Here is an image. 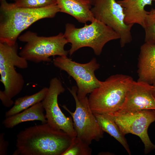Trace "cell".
<instances>
[{"instance_id": "1", "label": "cell", "mask_w": 155, "mask_h": 155, "mask_svg": "<svg viewBox=\"0 0 155 155\" xmlns=\"http://www.w3.org/2000/svg\"><path fill=\"white\" fill-rule=\"evenodd\" d=\"M13 155H62L73 137L47 123L25 128L16 135Z\"/></svg>"}, {"instance_id": "2", "label": "cell", "mask_w": 155, "mask_h": 155, "mask_svg": "<svg viewBox=\"0 0 155 155\" xmlns=\"http://www.w3.org/2000/svg\"><path fill=\"white\" fill-rule=\"evenodd\" d=\"M0 42L12 45L20 34L40 20L54 17L60 12L57 4L44 7H19L6 0H0Z\"/></svg>"}, {"instance_id": "3", "label": "cell", "mask_w": 155, "mask_h": 155, "mask_svg": "<svg viewBox=\"0 0 155 155\" xmlns=\"http://www.w3.org/2000/svg\"><path fill=\"white\" fill-rule=\"evenodd\" d=\"M133 78L128 75H112L90 93L88 101L93 113L108 114L118 111L125 100Z\"/></svg>"}, {"instance_id": "4", "label": "cell", "mask_w": 155, "mask_h": 155, "mask_svg": "<svg viewBox=\"0 0 155 155\" xmlns=\"http://www.w3.org/2000/svg\"><path fill=\"white\" fill-rule=\"evenodd\" d=\"M63 34L68 43L71 44L69 51L70 55L85 47L91 48L96 55H99L106 43L120 38L119 35L113 29L95 19L90 24H85L80 28L67 23Z\"/></svg>"}, {"instance_id": "5", "label": "cell", "mask_w": 155, "mask_h": 155, "mask_svg": "<svg viewBox=\"0 0 155 155\" xmlns=\"http://www.w3.org/2000/svg\"><path fill=\"white\" fill-rule=\"evenodd\" d=\"M18 39L26 43L19 55L27 61L35 63L50 62L51 56L65 57L69 53V51L64 49L68 42L61 32L55 36L44 37L28 31L19 36Z\"/></svg>"}, {"instance_id": "6", "label": "cell", "mask_w": 155, "mask_h": 155, "mask_svg": "<svg viewBox=\"0 0 155 155\" xmlns=\"http://www.w3.org/2000/svg\"><path fill=\"white\" fill-rule=\"evenodd\" d=\"M18 49L17 42L10 45L0 42V81L4 87L5 92L11 97L18 94L24 84L23 76L15 67L25 69L28 66L27 61L18 54Z\"/></svg>"}, {"instance_id": "7", "label": "cell", "mask_w": 155, "mask_h": 155, "mask_svg": "<svg viewBox=\"0 0 155 155\" xmlns=\"http://www.w3.org/2000/svg\"><path fill=\"white\" fill-rule=\"evenodd\" d=\"M75 100L76 108L72 112L65 105L62 106L72 118L77 136L90 145L92 141H98L103 137L104 131L99 125L90 106L86 96L79 98L77 95V87L68 88Z\"/></svg>"}, {"instance_id": "8", "label": "cell", "mask_w": 155, "mask_h": 155, "mask_svg": "<svg viewBox=\"0 0 155 155\" xmlns=\"http://www.w3.org/2000/svg\"><path fill=\"white\" fill-rule=\"evenodd\" d=\"M53 62L55 66L66 71L75 81L79 98L86 97L100 85V81L94 73L100 65L94 58L87 63H81L72 61L67 56H58L53 59Z\"/></svg>"}, {"instance_id": "9", "label": "cell", "mask_w": 155, "mask_h": 155, "mask_svg": "<svg viewBox=\"0 0 155 155\" xmlns=\"http://www.w3.org/2000/svg\"><path fill=\"white\" fill-rule=\"evenodd\" d=\"M107 114L114 120L124 136L131 133L139 137L144 145L145 154L155 150V145L151 141L148 133L150 125L155 121V110Z\"/></svg>"}, {"instance_id": "10", "label": "cell", "mask_w": 155, "mask_h": 155, "mask_svg": "<svg viewBox=\"0 0 155 155\" xmlns=\"http://www.w3.org/2000/svg\"><path fill=\"white\" fill-rule=\"evenodd\" d=\"M91 8L95 18L110 27L120 35V45L124 47L132 40L133 24L124 21L123 9L116 0H97Z\"/></svg>"}, {"instance_id": "11", "label": "cell", "mask_w": 155, "mask_h": 155, "mask_svg": "<svg viewBox=\"0 0 155 155\" xmlns=\"http://www.w3.org/2000/svg\"><path fill=\"white\" fill-rule=\"evenodd\" d=\"M65 88L57 77L52 78L46 96L41 102L46 112L47 123L56 129L61 130L73 138L77 136L71 117H67L59 107V96L64 92Z\"/></svg>"}, {"instance_id": "12", "label": "cell", "mask_w": 155, "mask_h": 155, "mask_svg": "<svg viewBox=\"0 0 155 155\" xmlns=\"http://www.w3.org/2000/svg\"><path fill=\"white\" fill-rule=\"evenodd\" d=\"M153 85L133 80L127 92L124 101L115 112L125 113L143 110H155V98Z\"/></svg>"}, {"instance_id": "13", "label": "cell", "mask_w": 155, "mask_h": 155, "mask_svg": "<svg viewBox=\"0 0 155 155\" xmlns=\"http://www.w3.org/2000/svg\"><path fill=\"white\" fill-rule=\"evenodd\" d=\"M138 81L155 84V44L144 42L138 58Z\"/></svg>"}, {"instance_id": "14", "label": "cell", "mask_w": 155, "mask_h": 155, "mask_svg": "<svg viewBox=\"0 0 155 155\" xmlns=\"http://www.w3.org/2000/svg\"><path fill=\"white\" fill-rule=\"evenodd\" d=\"M153 0H119L117 1L123 9L124 21L127 24H139L143 28L148 11L147 5H151Z\"/></svg>"}, {"instance_id": "15", "label": "cell", "mask_w": 155, "mask_h": 155, "mask_svg": "<svg viewBox=\"0 0 155 155\" xmlns=\"http://www.w3.org/2000/svg\"><path fill=\"white\" fill-rule=\"evenodd\" d=\"M60 12L71 16L79 22L86 24L95 19L91 11V5L84 0H56Z\"/></svg>"}, {"instance_id": "16", "label": "cell", "mask_w": 155, "mask_h": 155, "mask_svg": "<svg viewBox=\"0 0 155 155\" xmlns=\"http://www.w3.org/2000/svg\"><path fill=\"white\" fill-rule=\"evenodd\" d=\"M44 109L41 102L38 103L22 112L5 117L2 122L6 128H12L19 124L25 122L40 121L42 124L47 123L44 114Z\"/></svg>"}, {"instance_id": "17", "label": "cell", "mask_w": 155, "mask_h": 155, "mask_svg": "<svg viewBox=\"0 0 155 155\" xmlns=\"http://www.w3.org/2000/svg\"><path fill=\"white\" fill-rule=\"evenodd\" d=\"M94 114L102 130L117 140L128 154L131 155V151L126 139L114 120L107 114Z\"/></svg>"}, {"instance_id": "18", "label": "cell", "mask_w": 155, "mask_h": 155, "mask_svg": "<svg viewBox=\"0 0 155 155\" xmlns=\"http://www.w3.org/2000/svg\"><path fill=\"white\" fill-rule=\"evenodd\" d=\"M48 89V88L44 87L33 94L17 98L12 107L5 113V117L20 113L34 104L42 102L46 96Z\"/></svg>"}, {"instance_id": "19", "label": "cell", "mask_w": 155, "mask_h": 155, "mask_svg": "<svg viewBox=\"0 0 155 155\" xmlns=\"http://www.w3.org/2000/svg\"><path fill=\"white\" fill-rule=\"evenodd\" d=\"M92 152L90 145L76 136L73 138L70 146L62 155H91Z\"/></svg>"}, {"instance_id": "20", "label": "cell", "mask_w": 155, "mask_h": 155, "mask_svg": "<svg viewBox=\"0 0 155 155\" xmlns=\"http://www.w3.org/2000/svg\"><path fill=\"white\" fill-rule=\"evenodd\" d=\"M145 42L155 44V13L148 11L143 27Z\"/></svg>"}, {"instance_id": "21", "label": "cell", "mask_w": 155, "mask_h": 155, "mask_svg": "<svg viewBox=\"0 0 155 155\" xmlns=\"http://www.w3.org/2000/svg\"><path fill=\"white\" fill-rule=\"evenodd\" d=\"M16 7L30 8H38L56 4V0H15Z\"/></svg>"}, {"instance_id": "22", "label": "cell", "mask_w": 155, "mask_h": 155, "mask_svg": "<svg viewBox=\"0 0 155 155\" xmlns=\"http://www.w3.org/2000/svg\"><path fill=\"white\" fill-rule=\"evenodd\" d=\"M4 133H0V155H7L9 143L5 140Z\"/></svg>"}, {"instance_id": "23", "label": "cell", "mask_w": 155, "mask_h": 155, "mask_svg": "<svg viewBox=\"0 0 155 155\" xmlns=\"http://www.w3.org/2000/svg\"><path fill=\"white\" fill-rule=\"evenodd\" d=\"M0 99L3 105L6 107H10L14 104L11 98L8 96L4 91H0Z\"/></svg>"}, {"instance_id": "24", "label": "cell", "mask_w": 155, "mask_h": 155, "mask_svg": "<svg viewBox=\"0 0 155 155\" xmlns=\"http://www.w3.org/2000/svg\"><path fill=\"white\" fill-rule=\"evenodd\" d=\"M89 2L91 6H93L97 0H84Z\"/></svg>"}, {"instance_id": "25", "label": "cell", "mask_w": 155, "mask_h": 155, "mask_svg": "<svg viewBox=\"0 0 155 155\" xmlns=\"http://www.w3.org/2000/svg\"><path fill=\"white\" fill-rule=\"evenodd\" d=\"M153 89L152 91L153 95L155 98V84L153 85Z\"/></svg>"}, {"instance_id": "26", "label": "cell", "mask_w": 155, "mask_h": 155, "mask_svg": "<svg viewBox=\"0 0 155 155\" xmlns=\"http://www.w3.org/2000/svg\"><path fill=\"white\" fill-rule=\"evenodd\" d=\"M153 1H154L155 3V0H153ZM149 12L151 13H155V7L154 9H152Z\"/></svg>"}, {"instance_id": "27", "label": "cell", "mask_w": 155, "mask_h": 155, "mask_svg": "<svg viewBox=\"0 0 155 155\" xmlns=\"http://www.w3.org/2000/svg\"></svg>"}, {"instance_id": "28", "label": "cell", "mask_w": 155, "mask_h": 155, "mask_svg": "<svg viewBox=\"0 0 155 155\" xmlns=\"http://www.w3.org/2000/svg\"></svg>"}]
</instances>
